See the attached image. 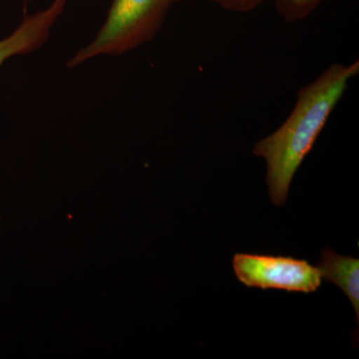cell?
Returning <instances> with one entry per match:
<instances>
[{
  "label": "cell",
  "mask_w": 359,
  "mask_h": 359,
  "mask_svg": "<svg viewBox=\"0 0 359 359\" xmlns=\"http://www.w3.org/2000/svg\"><path fill=\"white\" fill-rule=\"evenodd\" d=\"M66 4L67 0H54L45 11L26 16L13 34L0 40V66L13 56L30 53L41 47Z\"/></svg>",
  "instance_id": "4"
},
{
  "label": "cell",
  "mask_w": 359,
  "mask_h": 359,
  "mask_svg": "<svg viewBox=\"0 0 359 359\" xmlns=\"http://www.w3.org/2000/svg\"><path fill=\"white\" fill-rule=\"evenodd\" d=\"M226 11L235 13H249L257 6L263 4L266 0H211Z\"/></svg>",
  "instance_id": "7"
},
{
  "label": "cell",
  "mask_w": 359,
  "mask_h": 359,
  "mask_svg": "<svg viewBox=\"0 0 359 359\" xmlns=\"http://www.w3.org/2000/svg\"><path fill=\"white\" fill-rule=\"evenodd\" d=\"M276 9L287 22H297L308 18L323 0H273Z\"/></svg>",
  "instance_id": "6"
},
{
  "label": "cell",
  "mask_w": 359,
  "mask_h": 359,
  "mask_svg": "<svg viewBox=\"0 0 359 359\" xmlns=\"http://www.w3.org/2000/svg\"><path fill=\"white\" fill-rule=\"evenodd\" d=\"M233 269L238 280L248 287L311 294L323 283L318 266L292 257L236 254Z\"/></svg>",
  "instance_id": "3"
},
{
  "label": "cell",
  "mask_w": 359,
  "mask_h": 359,
  "mask_svg": "<svg viewBox=\"0 0 359 359\" xmlns=\"http://www.w3.org/2000/svg\"><path fill=\"white\" fill-rule=\"evenodd\" d=\"M358 74L359 60L347 65H330L316 80L299 89L287 120L255 146L252 154L266 161L269 199L276 207L287 202L295 173L351 80Z\"/></svg>",
  "instance_id": "1"
},
{
  "label": "cell",
  "mask_w": 359,
  "mask_h": 359,
  "mask_svg": "<svg viewBox=\"0 0 359 359\" xmlns=\"http://www.w3.org/2000/svg\"><path fill=\"white\" fill-rule=\"evenodd\" d=\"M321 278L328 283L337 285L346 294L353 304L359 320V259L348 256H341L330 249L321 252L318 264Z\"/></svg>",
  "instance_id": "5"
},
{
  "label": "cell",
  "mask_w": 359,
  "mask_h": 359,
  "mask_svg": "<svg viewBox=\"0 0 359 359\" xmlns=\"http://www.w3.org/2000/svg\"><path fill=\"white\" fill-rule=\"evenodd\" d=\"M176 0H114L96 39L68 61V67L99 55H120L151 41Z\"/></svg>",
  "instance_id": "2"
}]
</instances>
